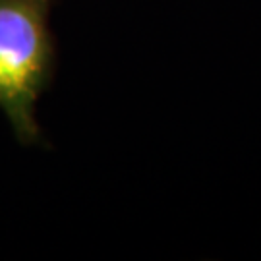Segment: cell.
Returning a JSON list of instances; mask_svg holds the SVG:
<instances>
[{"mask_svg":"<svg viewBox=\"0 0 261 261\" xmlns=\"http://www.w3.org/2000/svg\"><path fill=\"white\" fill-rule=\"evenodd\" d=\"M50 0H0V111L21 143L39 138L35 107L50 82Z\"/></svg>","mask_w":261,"mask_h":261,"instance_id":"6da1fadb","label":"cell"}]
</instances>
